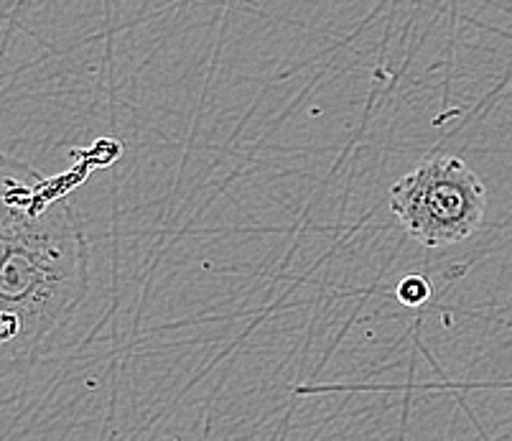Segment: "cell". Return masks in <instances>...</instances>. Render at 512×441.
<instances>
[{
  "instance_id": "cell-1",
  "label": "cell",
  "mask_w": 512,
  "mask_h": 441,
  "mask_svg": "<svg viewBox=\"0 0 512 441\" xmlns=\"http://www.w3.org/2000/svg\"><path fill=\"white\" fill-rule=\"evenodd\" d=\"M0 347L6 375L23 373L87 296V238L69 197L49 194L31 166L3 159Z\"/></svg>"
},
{
  "instance_id": "cell-2",
  "label": "cell",
  "mask_w": 512,
  "mask_h": 441,
  "mask_svg": "<svg viewBox=\"0 0 512 441\" xmlns=\"http://www.w3.org/2000/svg\"><path fill=\"white\" fill-rule=\"evenodd\" d=\"M487 187L459 156H436L400 176L388 207L423 248H446L472 238L487 215Z\"/></svg>"
},
{
  "instance_id": "cell-3",
  "label": "cell",
  "mask_w": 512,
  "mask_h": 441,
  "mask_svg": "<svg viewBox=\"0 0 512 441\" xmlns=\"http://www.w3.org/2000/svg\"><path fill=\"white\" fill-rule=\"evenodd\" d=\"M431 296V283L423 276H406L398 283V299L406 306L426 304Z\"/></svg>"
}]
</instances>
